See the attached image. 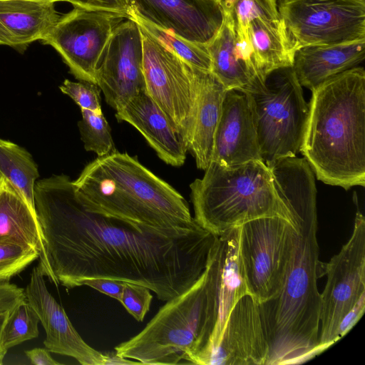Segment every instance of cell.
Here are the masks:
<instances>
[{"label":"cell","mask_w":365,"mask_h":365,"mask_svg":"<svg viewBox=\"0 0 365 365\" xmlns=\"http://www.w3.org/2000/svg\"><path fill=\"white\" fill-rule=\"evenodd\" d=\"M73 6L91 9H105L127 14L126 0H67Z\"/></svg>","instance_id":"36"},{"label":"cell","mask_w":365,"mask_h":365,"mask_svg":"<svg viewBox=\"0 0 365 365\" xmlns=\"http://www.w3.org/2000/svg\"><path fill=\"white\" fill-rule=\"evenodd\" d=\"M192 67L197 101L187 148L194 157L197 168L205 170L212 160L214 136L226 89L210 71Z\"/></svg>","instance_id":"21"},{"label":"cell","mask_w":365,"mask_h":365,"mask_svg":"<svg viewBox=\"0 0 365 365\" xmlns=\"http://www.w3.org/2000/svg\"><path fill=\"white\" fill-rule=\"evenodd\" d=\"M59 88L63 93L73 99L81 109L102 112L101 90L97 84L82 81L74 82L66 79Z\"/></svg>","instance_id":"32"},{"label":"cell","mask_w":365,"mask_h":365,"mask_svg":"<svg viewBox=\"0 0 365 365\" xmlns=\"http://www.w3.org/2000/svg\"><path fill=\"white\" fill-rule=\"evenodd\" d=\"M251 160L262 161L250 96L244 89L226 90L211 161L229 167Z\"/></svg>","instance_id":"18"},{"label":"cell","mask_w":365,"mask_h":365,"mask_svg":"<svg viewBox=\"0 0 365 365\" xmlns=\"http://www.w3.org/2000/svg\"><path fill=\"white\" fill-rule=\"evenodd\" d=\"M26 299L36 312L46 331L43 344L50 352L74 358L82 365H106L109 354L89 346L76 330L64 309L47 289L38 264L24 289Z\"/></svg>","instance_id":"16"},{"label":"cell","mask_w":365,"mask_h":365,"mask_svg":"<svg viewBox=\"0 0 365 365\" xmlns=\"http://www.w3.org/2000/svg\"><path fill=\"white\" fill-rule=\"evenodd\" d=\"M297 231L279 217L257 218L239 227L238 248L250 294L258 304L283 288L292 261Z\"/></svg>","instance_id":"9"},{"label":"cell","mask_w":365,"mask_h":365,"mask_svg":"<svg viewBox=\"0 0 365 365\" xmlns=\"http://www.w3.org/2000/svg\"><path fill=\"white\" fill-rule=\"evenodd\" d=\"M153 295L145 286L125 282L119 302L138 322H142L150 309Z\"/></svg>","instance_id":"33"},{"label":"cell","mask_w":365,"mask_h":365,"mask_svg":"<svg viewBox=\"0 0 365 365\" xmlns=\"http://www.w3.org/2000/svg\"><path fill=\"white\" fill-rule=\"evenodd\" d=\"M24 300V289L9 282H0V313L11 311Z\"/></svg>","instance_id":"34"},{"label":"cell","mask_w":365,"mask_h":365,"mask_svg":"<svg viewBox=\"0 0 365 365\" xmlns=\"http://www.w3.org/2000/svg\"><path fill=\"white\" fill-rule=\"evenodd\" d=\"M34 202L50 267L67 289L104 278L145 286L168 301L202 275L217 237L199 225L162 228L91 212L63 174L36 181Z\"/></svg>","instance_id":"1"},{"label":"cell","mask_w":365,"mask_h":365,"mask_svg":"<svg viewBox=\"0 0 365 365\" xmlns=\"http://www.w3.org/2000/svg\"><path fill=\"white\" fill-rule=\"evenodd\" d=\"M278 10L297 51L365 39V0H288Z\"/></svg>","instance_id":"11"},{"label":"cell","mask_w":365,"mask_h":365,"mask_svg":"<svg viewBox=\"0 0 365 365\" xmlns=\"http://www.w3.org/2000/svg\"><path fill=\"white\" fill-rule=\"evenodd\" d=\"M81 110L82 118L78 127L85 150L94 152L98 157L115 151L110 127L102 112Z\"/></svg>","instance_id":"30"},{"label":"cell","mask_w":365,"mask_h":365,"mask_svg":"<svg viewBox=\"0 0 365 365\" xmlns=\"http://www.w3.org/2000/svg\"><path fill=\"white\" fill-rule=\"evenodd\" d=\"M25 354L34 365H59L60 362L56 361L50 354L47 349L34 348L25 351Z\"/></svg>","instance_id":"37"},{"label":"cell","mask_w":365,"mask_h":365,"mask_svg":"<svg viewBox=\"0 0 365 365\" xmlns=\"http://www.w3.org/2000/svg\"><path fill=\"white\" fill-rule=\"evenodd\" d=\"M118 121L132 125L165 163L184 164L187 145L165 113L145 90L116 110Z\"/></svg>","instance_id":"19"},{"label":"cell","mask_w":365,"mask_h":365,"mask_svg":"<svg viewBox=\"0 0 365 365\" xmlns=\"http://www.w3.org/2000/svg\"><path fill=\"white\" fill-rule=\"evenodd\" d=\"M269 352L259 304L246 294L232 309L205 365H267Z\"/></svg>","instance_id":"17"},{"label":"cell","mask_w":365,"mask_h":365,"mask_svg":"<svg viewBox=\"0 0 365 365\" xmlns=\"http://www.w3.org/2000/svg\"><path fill=\"white\" fill-rule=\"evenodd\" d=\"M0 240H14L39 252L38 265L49 282L58 285L50 267L43 233L37 215L24 197L4 178L0 177Z\"/></svg>","instance_id":"24"},{"label":"cell","mask_w":365,"mask_h":365,"mask_svg":"<svg viewBox=\"0 0 365 365\" xmlns=\"http://www.w3.org/2000/svg\"><path fill=\"white\" fill-rule=\"evenodd\" d=\"M299 149L317 178L349 190L365 186V71L356 66L312 91Z\"/></svg>","instance_id":"2"},{"label":"cell","mask_w":365,"mask_h":365,"mask_svg":"<svg viewBox=\"0 0 365 365\" xmlns=\"http://www.w3.org/2000/svg\"><path fill=\"white\" fill-rule=\"evenodd\" d=\"M248 34L256 76L264 78L274 69L293 66L297 49L281 17L253 20Z\"/></svg>","instance_id":"25"},{"label":"cell","mask_w":365,"mask_h":365,"mask_svg":"<svg viewBox=\"0 0 365 365\" xmlns=\"http://www.w3.org/2000/svg\"><path fill=\"white\" fill-rule=\"evenodd\" d=\"M125 13L73 6L41 41L61 55L76 78L96 84V73L115 27Z\"/></svg>","instance_id":"12"},{"label":"cell","mask_w":365,"mask_h":365,"mask_svg":"<svg viewBox=\"0 0 365 365\" xmlns=\"http://www.w3.org/2000/svg\"><path fill=\"white\" fill-rule=\"evenodd\" d=\"M239 227L217 237L208 256L209 276L214 307V329L208 343L193 359L205 365L217 346L227 318L237 302L248 294L238 248Z\"/></svg>","instance_id":"14"},{"label":"cell","mask_w":365,"mask_h":365,"mask_svg":"<svg viewBox=\"0 0 365 365\" xmlns=\"http://www.w3.org/2000/svg\"><path fill=\"white\" fill-rule=\"evenodd\" d=\"M0 177L9 182L19 192L36 214L34 187L39 178L37 164L24 148L1 138Z\"/></svg>","instance_id":"26"},{"label":"cell","mask_w":365,"mask_h":365,"mask_svg":"<svg viewBox=\"0 0 365 365\" xmlns=\"http://www.w3.org/2000/svg\"><path fill=\"white\" fill-rule=\"evenodd\" d=\"M293 217L297 234L284 285L274 299L259 304L269 348L267 365L298 364L321 354L317 207Z\"/></svg>","instance_id":"3"},{"label":"cell","mask_w":365,"mask_h":365,"mask_svg":"<svg viewBox=\"0 0 365 365\" xmlns=\"http://www.w3.org/2000/svg\"><path fill=\"white\" fill-rule=\"evenodd\" d=\"M320 275L327 278L320 294L322 353L344 337L365 310V219L359 210L349 240L329 262L320 263Z\"/></svg>","instance_id":"8"},{"label":"cell","mask_w":365,"mask_h":365,"mask_svg":"<svg viewBox=\"0 0 365 365\" xmlns=\"http://www.w3.org/2000/svg\"><path fill=\"white\" fill-rule=\"evenodd\" d=\"M244 90L251 100L262 161L267 164L297 156L307 125L309 104L293 67L274 69L264 78L255 76Z\"/></svg>","instance_id":"7"},{"label":"cell","mask_w":365,"mask_h":365,"mask_svg":"<svg viewBox=\"0 0 365 365\" xmlns=\"http://www.w3.org/2000/svg\"><path fill=\"white\" fill-rule=\"evenodd\" d=\"M210 71L226 90L244 89L256 76L249 35L236 34L234 24L225 14L217 35L207 44Z\"/></svg>","instance_id":"23"},{"label":"cell","mask_w":365,"mask_h":365,"mask_svg":"<svg viewBox=\"0 0 365 365\" xmlns=\"http://www.w3.org/2000/svg\"><path fill=\"white\" fill-rule=\"evenodd\" d=\"M217 1H220L221 0H217Z\"/></svg>","instance_id":"41"},{"label":"cell","mask_w":365,"mask_h":365,"mask_svg":"<svg viewBox=\"0 0 365 365\" xmlns=\"http://www.w3.org/2000/svg\"><path fill=\"white\" fill-rule=\"evenodd\" d=\"M288 0H281V2L287 1Z\"/></svg>","instance_id":"40"},{"label":"cell","mask_w":365,"mask_h":365,"mask_svg":"<svg viewBox=\"0 0 365 365\" xmlns=\"http://www.w3.org/2000/svg\"><path fill=\"white\" fill-rule=\"evenodd\" d=\"M128 18L143 26L156 39L187 63L199 69L211 70V59L207 45L185 39L173 33L159 29L137 16H128Z\"/></svg>","instance_id":"27"},{"label":"cell","mask_w":365,"mask_h":365,"mask_svg":"<svg viewBox=\"0 0 365 365\" xmlns=\"http://www.w3.org/2000/svg\"><path fill=\"white\" fill-rule=\"evenodd\" d=\"M190 188L195 221L216 236L267 217H282L296 227L262 160L229 167L211 161L203 177L195 179Z\"/></svg>","instance_id":"5"},{"label":"cell","mask_w":365,"mask_h":365,"mask_svg":"<svg viewBox=\"0 0 365 365\" xmlns=\"http://www.w3.org/2000/svg\"><path fill=\"white\" fill-rule=\"evenodd\" d=\"M73 183L78 197L91 212L162 228L198 225L175 188L125 153L115 150L98 157Z\"/></svg>","instance_id":"4"},{"label":"cell","mask_w":365,"mask_h":365,"mask_svg":"<svg viewBox=\"0 0 365 365\" xmlns=\"http://www.w3.org/2000/svg\"><path fill=\"white\" fill-rule=\"evenodd\" d=\"M40 319L26 300L9 312L2 331V344L8 351L38 336Z\"/></svg>","instance_id":"29"},{"label":"cell","mask_w":365,"mask_h":365,"mask_svg":"<svg viewBox=\"0 0 365 365\" xmlns=\"http://www.w3.org/2000/svg\"><path fill=\"white\" fill-rule=\"evenodd\" d=\"M96 82L115 110L146 90L139 26L125 19L114 29L96 70Z\"/></svg>","instance_id":"13"},{"label":"cell","mask_w":365,"mask_h":365,"mask_svg":"<svg viewBox=\"0 0 365 365\" xmlns=\"http://www.w3.org/2000/svg\"><path fill=\"white\" fill-rule=\"evenodd\" d=\"M61 16L53 1L0 0V45L24 51L41 41Z\"/></svg>","instance_id":"20"},{"label":"cell","mask_w":365,"mask_h":365,"mask_svg":"<svg viewBox=\"0 0 365 365\" xmlns=\"http://www.w3.org/2000/svg\"><path fill=\"white\" fill-rule=\"evenodd\" d=\"M365 57V39L332 45H310L295 53L293 69L311 91L328 79L358 66Z\"/></svg>","instance_id":"22"},{"label":"cell","mask_w":365,"mask_h":365,"mask_svg":"<svg viewBox=\"0 0 365 365\" xmlns=\"http://www.w3.org/2000/svg\"><path fill=\"white\" fill-rule=\"evenodd\" d=\"M124 283L123 282L115 279L98 278L87 280L84 285L91 287L119 302L122 295Z\"/></svg>","instance_id":"35"},{"label":"cell","mask_w":365,"mask_h":365,"mask_svg":"<svg viewBox=\"0 0 365 365\" xmlns=\"http://www.w3.org/2000/svg\"><path fill=\"white\" fill-rule=\"evenodd\" d=\"M214 329L212 294L205 269L181 294L166 301L136 335L115 347V353L142 364H192Z\"/></svg>","instance_id":"6"},{"label":"cell","mask_w":365,"mask_h":365,"mask_svg":"<svg viewBox=\"0 0 365 365\" xmlns=\"http://www.w3.org/2000/svg\"><path fill=\"white\" fill-rule=\"evenodd\" d=\"M8 312L0 313V365L3 364L4 358L7 352L2 344V331L3 328L6 320Z\"/></svg>","instance_id":"38"},{"label":"cell","mask_w":365,"mask_h":365,"mask_svg":"<svg viewBox=\"0 0 365 365\" xmlns=\"http://www.w3.org/2000/svg\"><path fill=\"white\" fill-rule=\"evenodd\" d=\"M225 14L232 20L237 33L247 34L255 19H280L277 0H221Z\"/></svg>","instance_id":"28"},{"label":"cell","mask_w":365,"mask_h":365,"mask_svg":"<svg viewBox=\"0 0 365 365\" xmlns=\"http://www.w3.org/2000/svg\"><path fill=\"white\" fill-rule=\"evenodd\" d=\"M45 1H53L55 3L59 2V1H67V0H45Z\"/></svg>","instance_id":"39"},{"label":"cell","mask_w":365,"mask_h":365,"mask_svg":"<svg viewBox=\"0 0 365 365\" xmlns=\"http://www.w3.org/2000/svg\"><path fill=\"white\" fill-rule=\"evenodd\" d=\"M127 15L188 41L207 45L219 32L225 13L217 0H126Z\"/></svg>","instance_id":"15"},{"label":"cell","mask_w":365,"mask_h":365,"mask_svg":"<svg viewBox=\"0 0 365 365\" xmlns=\"http://www.w3.org/2000/svg\"><path fill=\"white\" fill-rule=\"evenodd\" d=\"M138 26L143 41L146 91L165 113L187 145L197 101L193 67L143 26Z\"/></svg>","instance_id":"10"},{"label":"cell","mask_w":365,"mask_h":365,"mask_svg":"<svg viewBox=\"0 0 365 365\" xmlns=\"http://www.w3.org/2000/svg\"><path fill=\"white\" fill-rule=\"evenodd\" d=\"M39 257V252L29 245L0 240V282H9Z\"/></svg>","instance_id":"31"}]
</instances>
